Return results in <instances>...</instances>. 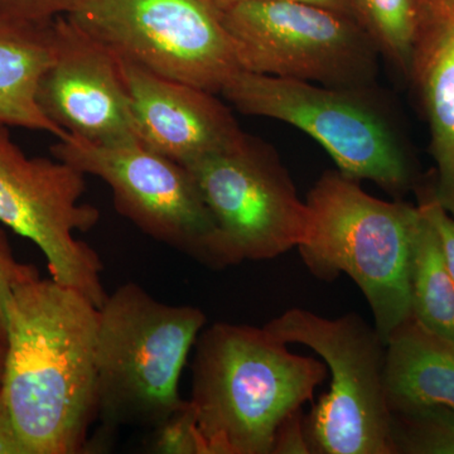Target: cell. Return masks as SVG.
<instances>
[{"instance_id": "3", "label": "cell", "mask_w": 454, "mask_h": 454, "mask_svg": "<svg viewBox=\"0 0 454 454\" xmlns=\"http://www.w3.org/2000/svg\"><path fill=\"white\" fill-rule=\"evenodd\" d=\"M306 203L309 232L297 247L301 260L317 279L346 274L356 283L387 343L413 318L411 269L419 207L375 199L340 170L325 172Z\"/></svg>"}, {"instance_id": "11", "label": "cell", "mask_w": 454, "mask_h": 454, "mask_svg": "<svg viewBox=\"0 0 454 454\" xmlns=\"http://www.w3.org/2000/svg\"><path fill=\"white\" fill-rule=\"evenodd\" d=\"M85 173L55 158H31L0 122V223L31 240L47 262L51 278L104 303L100 256L76 232L100 220L97 207L82 202Z\"/></svg>"}, {"instance_id": "13", "label": "cell", "mask_w": 454, "mask_h": 454, "mask_svg": "<svg viewBox=\"0 0 454 454\" xmlns=\"http://www.w3.org/2000/svg\"><path fill=\"white\" fill-rule=\"evenodd\" d=\"M119 59L137 139L145 148L187 166L243 133L216 94Z\"/></svg>"}, {"instance_id": "28", "label": "cell", "mask_w": 454, "mask_h": 454, "mask_svg": "<svg viewBox=\"0 0 454 454\" xmlns=\"http://www.w3.org/2000/svg\"><path fill=\"white\" fill-rule=\"evenodd\" d=\"M426 2L432 3V4L439 5V7H443L450 9V11L454 12V0H426Z\"/></svg>"}, {"instance_id": "6", "label": "cell", "mask_w": 454, "mask_h": 454, "mask_svg": "<svg viewBox=\"0 0 454 454\" xmlns=\"http://www.w3.org/2000/svg\"><path fill=\"white\" fill-rule=\"evenodd\" d=\"M372 89H336L238 71L220 94L239 112L297 128L330 154L342 175L400 195L411 167L393 122Z\"/></svg>"}, {"instance_id": "4", "label": "cell", "mask_w": 454, "mask_h": 454, "mask_svg": "<svg viewBox=\"0 0 454 454\" xmlns=\"http://www.w3.org/2000/svg\"><path fill=\"white\" fill-rule=\"evenodd\" d=\"M206 325L201 309L127 283L98 307L97 414L107 426L155 429L184 408L179 380Z\"/></svg>"}, {"instance_id": "16", "label": "cell", "mask_w": 454, "mask_h": 454, "mask_svg": "<svg viewBox=\"0 0 454 454\" xmlns=\"http://www.w3.org/2000/svg\"><path fill=\"white\" fill-rule=\"evenodd\" d=\"M56 55L55 20L40 23L0 22V122L46 131L65 139L64 129L37 104L38 82Z\"/></svg>"}, {"instance_id": "23", "label": "cell", "mask_w": 454, "mask_h": 454, "mask_svg": "<svg viewBox=\"0 0 454 454\" xmlns=\"http://www.w3.org/2000/svg\"><path fill=\"white\" fill-rule=\"evenodd\" d=\"M418 207L437 234L442 254L454 279V216L439 203L434 196L423 200Z\"/></svg>"}, {"instance_id": "24", "label": "cell", "mask_w": 454, "mask_h": 454, "mask_svg": "<svg viewBox=\"0 0 454 454\" xmlns=\"http://www.w3.org/2000/svg\"><path fill=\"white\" fill-rule=\"evenodd\" d=\"M271 454H312L304 428L303 408L293 411L278 427Z\"/></svg>"}, {"instance_id": "17", "label": "cell", "mask_w": 454, "mask_h": 454, "mask_svg": "<svg viewBox=\"0 0 454 454\" xmlns=\"http://www.w3.org/2000/svg\"><path fill=\"white\" fill-rule=\"evenodd\" d=\"M411 295L414 321L454 345V279L422 211L411 255Z\"/></svg>"}, {"instance_id": "14", "label": "cell", "mask_w": 454, "mask_h": 454, "mask_svg": "<svg viewBox=\"0 0 454 454\" xmlns=\"http://www.w3.org/2000/svg\"><path fill=\"white\" fill-rule=\"evenodd\" d=\"M430 25L420 22L413 71L428 116L438 168L434 197L454 216V12L432 4Z\"/></svg>"}, {"instance_id": "25", "label": "cell", "mask_w": 454, "mask_h": 454, "mask_svg": "<svg viewBox=\"0 0 454 454\" xmlns=\"http://www.w3.org/2000/svg\"><path fill=\"white\" fill-rule=\"evenodd\" d=\"M0 454H25L0 387Z\"/></svg>"}, {"instance_id": "22", "label": "cell", "mask_w": 454, "mask_h": 454, "mask_svg": "<svg viewBox=\"0 0 454 454\" xmlns=\"http://www.w3.org/2000/svg\"><path fill=\"white\" fill-rule=\"evenodd\" d=\"M77 0H0V22L40 23L65 16Z\"/></svg>"}, {"instance_id": "2", "label": "cell", "mask_w": 454, "mask_h": 454, "mask_svg": "<svg viewBox=\"0 0 454 454\" xmlns=\"http://www.w3.org/2000/svg\"><path fill=\"white\" fill-rule=\"evenodd\" d=\"M327 378L324 361L289 351L265 325L203 328L187 400L203 454H271L278 427Z\"/></svg>"}, {"instance_id": "19", "label": "cell", "mask_w": 454, "mask_h": 454, "mask_svg": "<svg viewBox=\"0 0 454 454\" xmlns=\"http://www.w3.org/2000/svg\"><path fill=\"white\" fill-rule=\"evenodd\" d=\"M394 452L454 454V409L391 415Z\"/></svg>"}, {"instance_id": "20", "label": "cell", "mask_w": 454, "mask_h": 454, "mask_svg": "<svg viewBox=\"0 0 454 454\" xmlns=\"http://www.w3.org/2000/svg\"><path fill=\"white\" fill-rule=\"evenodd\" d=\"M155 437L152 450L164 454H203L201 438L197 430L195 418L188 408V403L184 408L176 411L158 428H155Z\"/></svg>"}, {"instance_id": "9", "label": "cell", "mask_w": 454, "mask_h": 454, "mask_svg": "<svg viewBox=\"0 0 454 454\" xmlns=\"http://www.w3.org/2000/svg\"><path fill=\"white\" fill-rule=\"evenodd\" d=\"M230 265L276 259L304 243L309 211L274 146L243 133L187 164Z\"/></svg>"}, {"instance_id": "10", "label": "cell", "mask_w": 454, "mask_h": 454, "mask_svg": "<svg viewBox=\"0 0 454 454\" xmlns=\"http://www.w3.org/2000/svg\"><path fill=\"white\" fill-rule=\"evenodd\" d=\"M53 158L103 179L116 211L154 240L210 269L231 267L192 173L139 142L100 145L68 134Z\"/></svg>"}, {"instance_id": "21", "label": "cell", "mask_w": 454, "mask_h": 454, "mask_svg": "<svg viewBox=\"0 0 454 454\" xmlns=\"http://www.w3.org/2000/svg\"><path fill=\"white\" fill-rule=\"evenodd\" d=\"M40 277L35 265L20 262L4 230L0 229V339L5 340V310L18 286Z\"/></svg>"}, {"instance_id": "7", "label": "cell", "mask_w": 454, "mask_h": 454, "mask_svg": "<svg viewBox=\"0 0 454 454\" xmlns=\"http://www.w3.org/2000/svg\"><path fill=\"white\" fill-rule=\"evenodd\" d=\"M241 70L336 89H372L379 50L356 18L284 0L220 11Z\"/></svg>"}, {"instance_id": "27", "label": "cell", "mask_w": 454, "mask_h": 454, "mask_svg": "<svg viewBox=\"0 0 454 454\" xmlns=\"http://www.w3.org/2000/svg\"><path fill=\"white\" fill-rule=\"evenodd\" d=\"M5 340L0 339V387H2L3 373H4V364H5Z\"/></svg>"}, {"instance_id": "18", "label": "cell", "mask_w": 454, "mask_h": 454, "mask_svg": "<svg viewBox=\"0 0 454 454\" xmlns=\"http://www.w3.org/2000/svg\"><path fill=\"white\" fill-rule=\"evenodd\" d=\"M354 4L379 52L411 71L420 27L415 0H354Z\"/></svg>"}, {"instance_id": "15", "label": "cell", "mask_w": 454, "mask_h": 454, "mask_svg": "<svg viewBox=\"0 0 454 454\" xmlns=\"http://www.w3.org/2000/svg\"><path fill=\"white\" fill-rule=\"evenodd\" d=\"M385 396L391 415L454 409V345L413 318L387 340Z\"/></svg>"}, {"instance_id": "26", "label": "cell", "mask_w": 454, "mask_h": 454, "mask_svg": "<svg viewBox=\"0 0 454 454\" xmlns=\"http://www.w3.org/2000/svg\"><path fill=\"white\" fill-rule=\"evenodd\" d=\"M208 2H210L217 11H223V9L236 4V3L249 2V0H208ZM284 2H300L307 3V4L318 5V7L333 9V11L348 14V16L355 17L358 20L354 0H284Z\"/></svg>"}, {"instance_id": "1", "label": "cell", "mask_w": 454, "mask_h": 454, "mask_svg": "<svg viewBox=\"0 0 454 454\" xmlns=\"http://www.w3.org/2000/svg\"><path fill=\"white\" fill-rule=\"evenodd\" d=\"M98 307L38 277L5 310L2 390L25 454L80 453L97 414Z\"/></svg>"}, {"instance_id": "5", "label": "cell", "mask_w": 454, "mask_h": 454, "mask_svg": "<svg viewBox=\"0 0 454 454\" xmlns=\"http://www.w3.org/2000/svg\"><path fill=\"white\" fill-rule=\"evenodd\" d=\"M286 343L316 352L331 373L330 390L304 418L316 454H395L385 396L387 343L357 313L325 318L303 309L286 310L265 325Z\"/></svg>"}, {"instance_id": "12", "label": "cell", "mask_w": 454, "mask_h": 454, "mask_svg": "<svg viewBox=\"0 0 454 454\" xmlns=\"http://www.w3.org/2000/svg\"><path fill=\"white\" fill-rule=\"evenodd\" d=\"M56 55L38 82V106L70 136L100 145L138 142L121 59L67 16L55 18Z\"/></svg>"}, {"instance_id": "8", "label": "cell", "mask_w": 454, "mask_h": 454, "mask_svg": "<svg viewBox=\"0 0 454 454\" xmlns=\"http://www.w3.org/2000/svg\"><path fill=\"white\" fill-rule=\"evenodd\" d=\"M66 16L121 59L212 94L241 70L208 0H77Z\"/></svg>"}]
</instances>
